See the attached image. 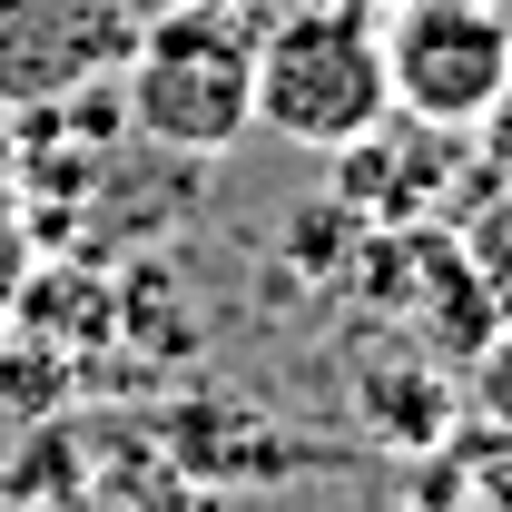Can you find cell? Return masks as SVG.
<instances>
[{"mask_svg":"<svg viewBox=\"0 0 512 512\" xmlns=\"http://www.w3.org/2000/svg\"><path fill=\"white\" fill-rule=\"evenodd\" d=\"M394 119V69H384V10L375 0H296L256 20V128L345 158L355 138Z\"/></svg>","mask_w":512,"mask_h":512,"instance_id":"1","label":"cell"},{"mask_svg":"<svg viewBox=\"0 0 512 512\" xmlns=\"http://www.w3.org/2000/svg\"><path fill=\"white\" fill-rule=\"evenodd\" d=\"M128 128L178 148V158H227L256 138V20L227 0H158L138 50L119 60Z\"/></svg>","mask_w":512,"mask_h":512,"instance_id":"2","label":"cell"},{"mask_svg":"<svg viewBox=\"0 0 512 512\" xmlns=\"http://www.w3.org/2000/svg\"><path fill=\"white\" fill-rule=\"evenodd\" d=\"M384 69H394V119L473 138L512 99V0H394Z\"/></svg>","mask_w":512,"mask_h":512,"instance_id":"3","label":"cell"},{"mask_svg":"<svg viewBox=\"0 0 512 512\" xmlns=\"http://www.w3.org/2000/svg\"><path fill=\"white\" fill-rule=\"evenodd\" d=\"M158 0H0V109L89 99L138 50Z\"/></svg>","mask_w":512,"mask_h":512,"instance_id":"4","label":"cell"},{"mask_svg":"<svg viewBox=\"0 0 512 512\" xmlns=\"http://www.w3.org/2000/svg\"><path fill=\"white\" fill-rule=\"evenodd\" d=\"M463 237V256H473V276H483V296L512 316V178H493V197L453 227Z\"/></svg>","mask_w":512,"mask_h":512,"instance_id":"5","label":"cell"},{"mask_svg":"<svg viewBox=\"0 0 512 512\" xmlns=\"http://www.w3.org/2000/svg\"><path fill=\"white\" fill-rule=\"evenodd\" d=\"M463 394H473V414L512 444V316L493 325V335H483V355L463 365Z\"/></svg>","mask_w":512,"mask_h":512,"instance_id":"6","label":"cell"},{"mask_svg":"<svg viewBox=\"0 0 512 512\" xmlns=\"http://www.w3.org/2000/svg\"><path fill=\"white\" fill-rule=\"evenodd\" d=\"M30 306V227L0 207V335H10V316Z\"/></svg>","mask_w":512,"mask_h":512,"instance_id":"7","label":"cell"},{"mask_svg":"<svg viewBox=\"0 0 512 512\" xmlns=\"http://www.w3.org/2000/svg\"><path fill=\"white\" fill-rule=\"evenodd\" d=\"M483 138H493V178H512V99L483 119Z\"/></svg>","mask_w":512,"mask_h":512,"instance_id":"8","label":"cell"},{"mask_svg":"<svg viewBox=\"0 0 512 512\" xmlns=\"http://www.w3.org/2000/svg\"><path fill=\"white\" fill-rule=\"evenodd\" d=\"M227 10H247V0H227Z\"/></svg>","mask_w":512,"mask_h":512,"instance_id":"9","label":"cell"}]
</instances>
